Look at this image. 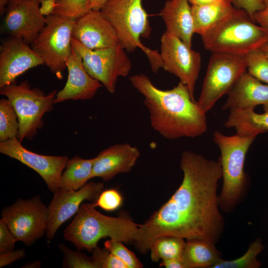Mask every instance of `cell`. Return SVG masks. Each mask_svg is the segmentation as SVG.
I'll return each mask as SVG.
<instances>
[{"mask_svg":"<svg viewBox=\"0 0 268 268\" xmlns=\"http://www.w3.org/2000/svg\"><path fill=\"white\" fill-rule=\"evenodd\" d=\"M133 86L144 97L152 128L164 138H195L207 130L206 113L192 98L188 87L180 82L171 89L156 87L148 76H130Z\"/></svg>","mask_w":268,"mask_h":268,"instance_id":"cell-2","label":"cell"},{"mask_svg":"<svg viewBox=\"0 0 268 268\" xmlns=\"http://www.w3.org/2000/svg\"><path fill=\"white\" fill-rule=\"evenodd\" d=\"M263 2L266 9H268V0H261Z\"/></svg>","mask_w":268,"mask_h":268,"instance_id":"cell-46","label":"cell"},{"mask_svg":"<svg viewBox=\"0 0 268 268\" xmlns=\"http://www.w3.org/2000/svg\"><path fill=\"white\" fill-rule=\"evenodd\" d=\"M231 1L235 7L245 10L254 22L253 17L255 13L266 9L261 0H231Z\"/></svg>","mask_w":268,"mask_h":268,"instance_id":"cell-36","label":"cell"},{"mask_svg":"<svg viewBox=\"0 0 268 268\" xmlns=\"http://www.w3.org/2000/svg\"><path fill=\"white\" fill-rule=\"evenodd\" d=\"M0 93L9 100L17 113L19 126L17 138L22 142L25 138H33L43 126L44 115L53 108L57 90L45 94L24 80L0 88Z\"/></svg>","mask_w":268,"mask_h":268,"instance_id":"cell-7","label":"cell"},{"mask_svg":"<svg viewBox=\"0 0 268 268\" xmlns=\"http://www.w3.org/2000/svg\"><path fill=\"white\" fill-rule=\"evenodd\" d=\"M140 154L138 149L129 143L111 145L95 157L90 178L99 177L108 181L119 174L128 173Z\"/></svg>","mask_w":268,"mask_h":268,"instance_id":"cell-19","label":"cell"},{"mask_svg":"<svg viewBox=\"0 0 268 268\" xmlns=\"http://www.w3.org/2000/svg\"><path fill=\"white\" fill-rule=\"evenodd\" d=\"M255 23L245 10L235 7L201 35L203 46L211 53L245 56L259 49L268 37V31Z\"/></svg>","mask_w":268,"mask_h":268,"instance_id":"cell-5","label":"cell"},{"mask_svg":"<svg viewBox=\"0 0 268 268\" xmlns=\"http://www.w3.org/2000/svg\"><path fill=\"white\" fill-rule=\"evenodd\" d=\"M1 217L18 241L30 247L46 234L48 206L39 195L28 199H19L2 209Z\"/></svg>","mask_w":268,"mask_h":268,"instance_id":"cell-11","label":"cell"},{"mask_svg":"<svg viewBox=\"0 0 268 268\" xmlns=\"http://www.w3.org/2000/svg\"><path fill=\"white\" fill-rule=\"evenodd\" d=\"M115 29L120 43L128 52L140 48L150 63L157 62L160 54L142 44L140 38H148L151 27L142 0H107L100 10Z\"/></svg>","mask_w":268,"mask_h":268,"instance_id":"cell-6","label":"cell"},{"mask_svg":"<svg viewBox=\"0 0 268 268\" xmlns=\"http://www.w3.org/2000/svg\"><path fill=\"white\" fill-rule=\"evenodd\" d=\"M68 77L64 87L56 94L54 104L68 100H89L102 84L91 77L85 70L80 55L72 47L66 63Z\"/></svg>","mask_w":268,"mask_h":268,"instance_id":"cell-18","label":"cell"},{"mask_svg":"<svg viewBox=\"0 0 268 268\" xmlns=\"http://www.w3.org/2000/svg\"><path fill=\"white\" fill-rule=\"evenodd\" d=\"M245 56L212 53L209 58L198 105L205 113L227 94L240 76L246 71Z\"/></svg>","mask_w":268,"mask_h":268,"instance_id":"cell-9","label":"cell"},{"mask_svg":"<svg viewBox=\"0 0 268 268\" xmlns=\"http://www.w3.org/2000/svg\"><path fill=\"white\" fill-rule=\"evenodd\" d=\"M0 152L36 172L53 193L59 187L61 176L68 160L66 155H45L33 152L25 148L17 138L0 142Z\"/></svg>","mask_w":268,"mask_h":268,"instance_id":"cell-14","label":"cell"},{"mask_svg":"<svg viewBox=\"0 0 268 268\" xmlns=\"http://www.w3.org/2000/svg\"><path fill=\"white\" fill-rule=\"evenodd\" d=\"M95 268H128L127 266L105 248L96 247L92 251Z\"/></svg>","mask_w":268,"mask_h":268,"instance_id":"cell-33","label":"cell"},{"mask_svg":"<svg viewBox=\"0 0 268 268\" xmlns=\"http://www.w3.org/2000/svg\"><path fill=\"white\" fill-rule=\"evenodd\" d=\"M0 88L27 70L44 65L43 59L22 39L12 36L0 47Z\"/></svg>","mask_w":268,"mask_h":268,"instance_id":"cell-16","label":"cell"},{"mask_svg":"<svg viewBox=\"0 0 268 268\" xmlns=\"http://www.w3.org/2000/svg\"><path fill=\"white\" fill-rule=\"evenodd\" d=\"M19 122L17 113L7 98L0 100V141L17 138Z\"/></svg>","mask_w":268,"mask_h":268,"instance_id":"cell-27","label":"cell"},{"mask_svg":"<svg viewBox=\"0 0 268 268\" xmlns=\"http://www.w3.org/2000/svg\"><path fill=\"white\" fill-rule=\"evenodd\" d=\"M63 252V267L65 268H95L91 256L88 257L80 250H72L63 244L58 246Z\"/></svg>","mask_w":268,"mask_h":268,"instance_id":"cell-32","label":"cell"},{"mask_svg":"<svg viewBox=\"0 0 268 268\" xmlns=\"http://www.w3.org/2000/svg\"><path fill=\"white\" fill-rule=\"evenodd\" d=\"M180 166L183 178L179 188L139 224L134 244L141 253H147L152 242L162 236L200 239L215 244L223 233L224 220L217 195L222 177L219 160L186 150L181 155Z\"/></svg>","mask_w":268,"mask_h":268,"instance_id":"cell-1","label":"cell"},{"mask_svg":"<svg viewBox=\"0 0 268 268\" xmlns=\"http://www.w3.org/2000/svg\"><path fill=\"white\" fill-rule=\"evenodd\" d=\"M264 113L258 114L254 109H232L224 126L234 128L240 136H257L268 131V104L264 105Z\"/></svg>","mask_w":268,"mask_h":268,"instance_id":"cell-22","label":"cell"},{"mask_svg":"<svg viewBox=\"0 0 268 268\" xmlns=\"http://www.w3.org/2000/svg\"><path fill=\"white\" fill-rule=\"evenodd\" d=\"M71 44L81 56L88 73L101 82L108 92L114 93L118 78L127 76L132 68L131 60L121 44L90 50L72 37Z\"/></svg>","mask_w":268,"mask_h":268,"instance_id":"cell-10","label":"cell"},{"mask_svg":"<svg viewBox=\"0 0 268 268\" xmlns=\"http://www.w3.org/2000/svg\"><path fill=\"white\" fill-rule=\"evenodd\" d=\"M159 266L166 268H185L181 257L162 260Z\"/></svg>","mask_w":268,"mask_h":268,"instance_id":"cell-40","label":"cell"},{"mask_svg":"<svg viewBox=\"0 0 268 268\" xmlns=\"http://www.w3.org/2000/svg\"><path fill=\"white\" fill-rule=\"evenodd\" d=\"M123 201L122 196L118 190L110 189L103 191L92 203L94 207L98 206L105 211H113L122 205Z\"/></svg>","mask_w":268,"mask_h":268,"instance_id":"cell-34","label":"cell"},{"mask_svg":"<svg viewBox=\"0 0 268 268\" xmlns=\"http://www.w3.org/2000/svg\"><path fill=\"white\" fill-rule=\"evenodd\" d=\"M162 68L174 74L189 88L193 100L201 67L200 53L192 49L176 35L165 31L161 37Z\"/></svg>","mask_w":268,"mask_h":268,"instance_id":"cell-12","label":"cell"},{"mask_svg":"<svg viewBox=\"0 0 268 268\" xmlns=\"http://www.w3.org/2000/svg\"><path fill=\"white\" fill-rule=\"evenodd\" d=\"M254 21L259 25L268 31V9H265L257 12L254 15Z\"/></svg>","mask_w":268,"mask_h":268,"instance_id":"cell-39","label":"cell"},{"mask_svg":"<svg viewBox=\"0 0 268 268\" xmlns=\"http://www.w3.org/2000/svg\"><path fill=\"white\" fill-rule=\"evenodd\" d=\"M25 256L26 252L23 248L0 253V268L8 266L18 260L23 259Z\"/></svg>","mask_w":268,"mask_h":268,"instance_id":"cell-37","label":"cell"},{"mask_svg":"<svg viewBox=\"0 0 268 268\" xmlns=\"http://www.w3.org/2000/svg\"><path fill=\"white\" fill-rule=\"evenodd\" d=\"M235 7L231 0H221L203 5H192L194 32L201 36L231 13Z\"/></svg>","mask_w":268,"mask_h":268,"instance_id":"cell-23","label":"cell"},{"mask_svg":"<svg viewBox=\"0 0 268 268\" xmlns=\"http://www.w3.org/2000/svg\"><path fill=\"white\" fill-rule=\"evenodd\" d=\"M188 0H167L160 15L166 30L179 37L189 47H192L194 32L191 6Z\"/></svg>","mask_w":268,"mask_h":268,"instance_id":"cell-21","label":"cell"},{"mask_svg":"<svg viewBox=\"0 0 268 268\" xmlns=\"http://www.w3.org/2000/svg\"><path fill=\"white\" fill-rule=\"evenodd\" d=\"M265 246L260 238L251 243L247 252L241 257L230 261L220 260L211 268H258L261 264L257 259Z\"/></svg>","mask_w":268,"mask_h":268,"instance_id":"cell-28","label":"cell"},{"mask_svg":"<svg viewBox=\"0 0 268 268\" xmlns=\"http://www.w3.org/2000/svg\"><path fill=\"white\" fill-rule=\"evenodd\" d=\"M72 36L90 50L111 47L120 44L115 29L100 10H91L75 19Z\"/></svg>","mask_w":268,"mask_h":268,"instance_id":"cell-17","label":"cell"},{"mask_svg":"<svg viewBox=\"0 0 268 268\" xmlns=\"http://www.w3.org/2000/svg\"><path fill=\"white\" fill-rule=\"evenodd\" d=\"M10 0H0V13L3 14L5 12V5L8 4Z\"/></svg>","mask_w":268,"mask_h":268,"instance_id":"cell-44","label":"cell"},{"mask_svg":"<svg viewBox=\"0 0 268 268\" xmlns=\"http://www.w3.org/2000/svg\"><path fill=\"white\" fill-rule=\"evenodd\" d=\"M192 5H203L218 2L221 0H188Z\"/></svg>","mask_w":268,"mask_h":268,"instance_id":"cell-42","label":"cell"},{"mask_svg":"<svg viewBox=\"0 0 268 268\" xmlns=\"http://www.w3.org/2000/svg\"><path fill=\"white\" fill-rule=\"evenodd\" d=\"M215 245L200 239L187 240L181 256L185 268H211L221 259Z\"/></svg>","mask_w":268,"mask_h":268,"instance_id":"cell-24","label":"cell"},{"mask_svg":"<svg viewBox=\"0 0 268 268\" xmlns=\"http://www.w3.org/2000/svg\"><path fill=\"white\" fill-rule=\"evenodd\" d=\"M259 49L262 50L268 57V37Z\"/></svg>","mask_w":268,"mask_h":268,"instance_id":"cell-45","label":"cell"},{"mask_svg":"<svg viewBox=\"0 0 268 268\" xmlns=\"http://www.w3.org/2000/svg\"><path fill=\"white\" fill-rule=\"evenodd\" d=\"M90 0H57L53 14L76 19L91 11Z\"/></svg>","mask_w":268,"mask_h":268,"instance_id":"cell-30","label":"cell"},{"mask_svg":"<svg viewBox=\"0 0 268 268\" xmlns=\"http://www.w3.org/2000/svg\"><path fill=\"white\" fill-rule=\"evenodd\" d=\"M57 0H43L40 3V10L41 14L47 16L53 13L57 5Z\"/></svg>","mask_w":268,"mask_h":268,"instance_id":"cell-38","label":"cell"},{"mask_svg":"<svg viewBox=\"0 0 268 268\" xmlns=\"http://www.w3.org/2000/svg\"><path fill=\"white\" fill-rule=\"evenodd\" d=\"M46 17V24L31 44V48L50 71L58 79H62L67 61L72 52V31L75 19L56 14Z\"/></svg>","mask_w":268,"mask_h":268,"instance_id":"cell-8","label":"cell"},{"mask_svg":"<svg viewBox=\"0 0 268 268\" xmlns=\"http://www.w3.org/2000/svg\"><path fill=\"white\" fill-rule=\"evenodd\" d=\"M41 266V263L39 261H34L30 263H27L25 264L24 268H40Z\"/></svg>","mask_w":268,"mask_h":268,"instance_id":"cell-43","label":"cell"},{"mask_svg":"<svg viewBox=\"0 0 268 268\" xmlns=\"http://www.w3.org/2000/svg\"><path fill=\"white\" fill-rule=\"evenodd\" d=\"M139 227L129 218L107 216L96 210L92 203H83L63 235L78 250L92 252L106 237L134 243Z\"/></svg>","mask_w":268,"mask_h":268,"instance_id":"cell-3","label":"cell"},{"mask_svg":"<svg viewBox=\"0 0 268 268\" xmlns=\"http://www.w3.org/2000/svg\"><path fill=\"white\" fill-rule=\"evenodd\" d=\"M18 241L15 235L6 223L0 219V253L14 250L15 243Z\"/></svg>","mask_w":268,"mask_h":268,"instance_id":"cell-35","label":"cell"},{"mask_svg":"<svg viewBox=\"0 0 268 268\" xmlns=\"http://www.w3.org/2000/svg\"><path fill=\"white\" fill-rule=\"evenodd\" d=\"M248 72L261 81L268 84V57L260 49L245 55Z\"/></svg>","mask_w":268,"mask_h":268,"instance_id":"cell-29","label":"cell"},{"mask_svg":"<svg viewBox=\"0 0 268 268\" xmlns=\"http://www.w3.org/2000/svg\"><path fill=\"white\" fill-rule=\"evenodd\" d=\"M96 157L84 159L75 156L68 159L59 182L60 188L66 190H77L91 179Z\"/></svg>","mask_w":268,"mask_h":268,"instance_id":"cell-25","label":"cell"},{"mask_svg":"<svg viewBox=\"0 0 268 268\" xmlns=\"http://www.w3.org/2000/svg\"><path fill=\"white\" fill-rule=\"evenodd\" d=\"M103 189V183L93 181L75 191L59 188L53 193L48 206L47 239L49 241L53 239L60 226L77 213L84 201H95Z\"/></svg>","mask_w":268,"mask_h":268,"instance_id":"cell-13","label":"cell"},{"mask_svg":"<svg viewBox=\"0 0 268 268\" xmlns=\"http://www.w3.org/2000/svg\"><path fill=\"white\" fill-rule=\"evenodd\" d=\"M37 0L40 3L43 0Z\"/></svg>","mask_w":268,"mask_h":268,"instance_id":"cell-47","label":"cell"},{"mask_svg":"<svg viewBox=\"0 0 268 268\" xmlns=\"http://www.w3.org/2000/svg\"><path fill=\"white\" fill-rule=\"evenodd\" d=\"M40 3L37 0H10L4 22L9 34L31 44L46 24Z\"/></svg>","mask_w":268,"mask_h":268,"instance_id":"cell-15","label":"cell"},{"mask_svg":"<svg viewBox=\"0 0 268 268\" xmlns=\"http://www.w3.org/2000/svg\"><path fill=\"white\" fill-rule=\"evenodd\" d=\"M107 0H90L89 6L91 10H100Z\"/></svg>","mask_w":268,"mask_h":268,"instance_id":"cell-41","label":"cell"},{"mask_svg":"<svg viewBox=\"0 0 268 268\" xmlns=\"http://www.w3.org/2000/svg\"><path fill=\"white\" fill-rule=\"evenodd\" d=\"M104 247L122 261L128 268H141L143 265L135 254L122 242L110 239L104 242Z\"/></svg>","mask_w":268,"mask_h":268,"instance_id":"cell-31","label":"cell"},{"mask_svg":"<svg viewBox=\"0 0 268 268\" xmlns=\"http://www.w3.org/2000/svg\"><path fill=\"white\" fill-rule=\"evenodd\" d=\"M185 243L184 239L175 236L158 237L150 247L151 259L153 262H157L160 260L181 258Z\"/></svg>","mask_w":268,"mask_h":268,"instance_id":"cell-26","label":"cell"},{"mask_svg":"<svg viewBox=\"0 0 268 268\" xmlns=\"http://www.w3.org/2000/svg\"><path fill=\"white\" fill-rule=\"evenodd\" d=\"M256 135L243 136L235 134L226 135L219 131L213 134V142L219 147L223 184L218 197L219 207L230 212L242 201L248 186L244 171L246 156Z\"/></svg>","mask_w":268,"mask_h":268,"instance_id":"cell-4","label":"cell"},{"mask_svg":"<svg viewBox=\"0 0 268 268\" xmlns=\"http://www.w3.org/2000/svg\"><path fill=\"white\" fill-rule=\"evenodd\" d=\"M222 110L254 109L268 104V84H265L245 71L227 94Z\"/></svg>","mask_w":268,"mask_h":268,"instance_id":"cell-20","label":"cell"}]
</instances>
